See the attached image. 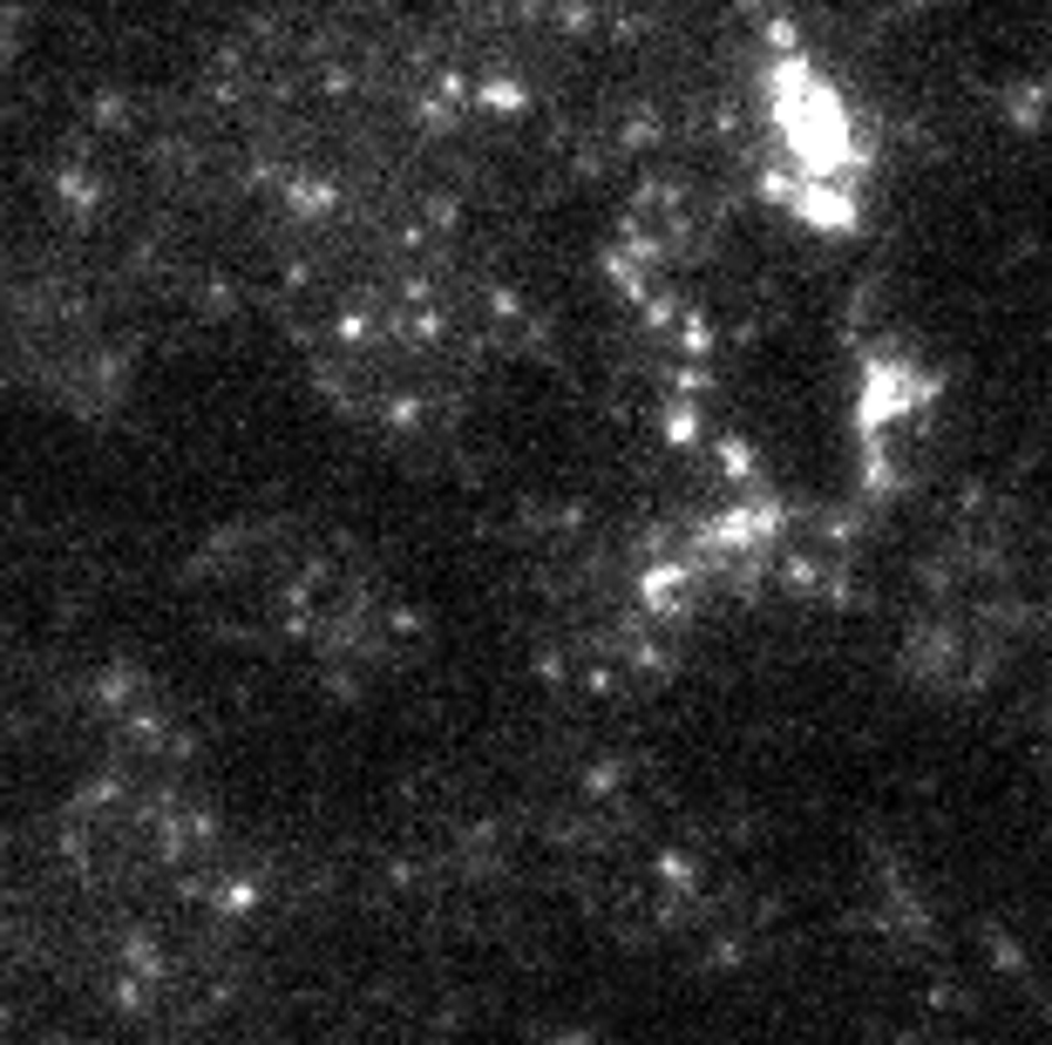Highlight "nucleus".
I'll use <instances>...</instances> for the list:
<instances>
[]
</instances>
